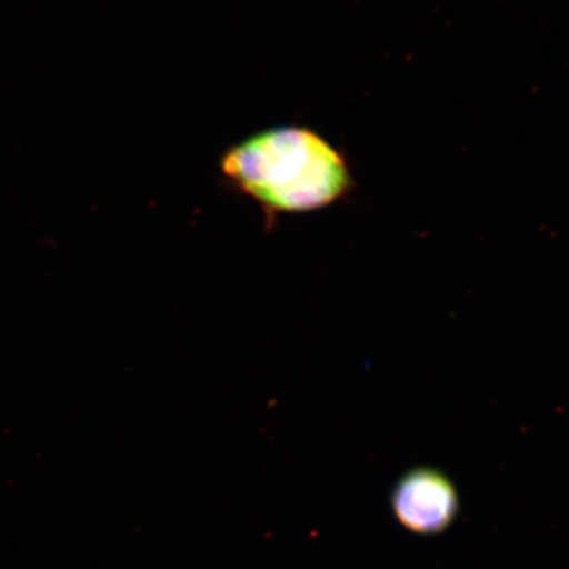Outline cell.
Listing matches in <instances>:
<instances>
[{"mask_svg":"<svg viewBox=\"0 0 569 569\" xmlns=\"http://www.w3.org/2000/svg\"><path fill=\"white\" fill-rule=\"evenodd\" d=\"M222 173L270 218L310 212L345 198L347 162L329 141L302 127H280L240 141L223 154Z\"/></svg>","mask_w":569,"mask_h":569,"instance_id":"1","label":"cell"},{"mask_svg":"<svg viewBox=\"0 0 569 569\" xmlns=\"http://www.w3.org/2000/svg\"><path fill=\"white\" fill-rule=\"evenodd\" d=\"M391 508L405 529L429 536L450 528L458 516L459 495L439 469L418 467L396 483Z\"/></svg>","mask_w":569,"mask_h":569,"instance_id":"2","label":"cell"}]
</instances>
